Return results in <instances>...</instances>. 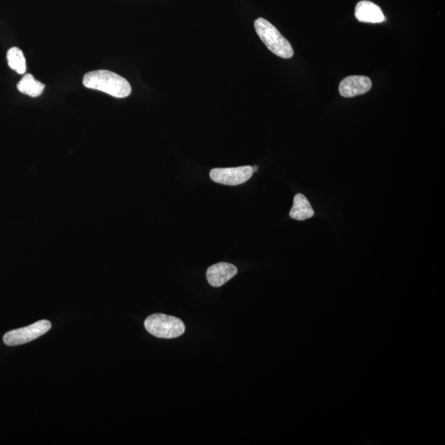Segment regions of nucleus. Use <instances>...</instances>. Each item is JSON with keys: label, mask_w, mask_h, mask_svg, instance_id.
Masks as SVG:
<instances>
[{"label": "nucleus", "mask_w": 445, "mask_h": 445, "mask_svg": "<svg viewBox=\"0 0 445 445\" xmlns=\"http://www.w3.org/2000/svg\"><path fill=\"white\" fill-rule=\"evenodd\" d=\"M144 327L149 334L158 338L172 339L184 335L186 327L180 318L156 313L144 321Z\"/></svg>", "instance_id": "7ed1b4c3"}, {"label": "nucleus", "mask_w": 445, "mask_h": 445, "mask_svg": "<svg viewBox=\"0 0 445 445\" xmlns=\"http://www.w3.org/2000/svg\"><path fill=\"white\" fill-rule=\"evenodd\" d=\"M254 172L251 166L228 168H214L210 172L212 180L217 184L227 186H238L245 184L250 179Z\"/></svg>", "instance_id": "39448f33"}, {"label": "nucleus", "mask_w": 445, "mask_h": 445, "mask_svg": "<svg viewBox=\"0 0 445 445\" xmlns=\"http://www.w3.org/2000/svg\"><path fill=\"white\" fill-rule=\"evenodd\" d=\"M51 329V323L48 320L36 322L30 326L22 327L15 330L8 331L4 334L3 341L4 344L8 346H16L39 338L48 332Z\"/></svg>", "instance_id": "20e7f679"}, {"label": "nucleus", "mask_w": 445, "mask_h": 445, "mask_svg": "<svg viewBox=\"0 0 445 445\" xmlns=\"http://www.w3.org/2000/svg\"><path fill=\"white\" fill-rule=\"evenodd\" d=\"M252 167V172H255L257 171V170H259V167L257 166H254V167Z\"/></svg>", "instance_id": "f8f14e48"}, {"label": "nucleus", "mask_w": 445, "mask_h": 445, "mask_svg": "<svg viewBox=\"0 0 445 445\" xmlns=\"http://www.w3.org/2000/svg\"><path fill=\"white\" fill-rule=\"evenodd\" d=\"M313 215H315V212H313L310 203L306 196L303 194L295 196L289 217L294 219L299 220V221H303V220L312 218Z\"/></svg>", "instance_id": "1a4fd4ad"}, {"label": "nucleus", "mask_w": 445, "mask_h": 445, "mask_svg": "<svg viewBox=\"0 0 445 445\" xmlns=\"http://www.w3.org/2000/svg\"><path fill=\"white\" fill-rule=\"evenodd\" d=\"M83 85L101 91L116 98L128 97L131 86L125 78L109 70L100 69L89 72L83 77Z\"/></svg>", "instance_id": "f257e3e1"}, {"label": "nucleus", "mask_w": 445, "mask_h": 445, "mask_svg": "<svg viewBox=\"0 0 445 445\" xmlns=\"http://www.w3.org/2000/svg\"><path fill=\"white\" fill-rule=\"evenodd\" d=\"M372 88V82L367 76H348L341 82L340 95L344 97H353L364 95Z\"/></svg>", "instance_id": "0eeeda50"}, {"label": "nucleus", "mask_w": 445, "mask_h": 445, "mask_svg": "<svg viewBox=\"0 0 445 445\" xmlns=\"http://www.w3.org/2000/svg\"><path fill=\"white\" fill-rule=\"evenodd\" d=\"M7 59L9 67L18 74H23L26 73L27 64L25 55L22 51L18 48L9 49L7 53Z\"/></svg>", "instance_id": "9b49d317"}, {"label": "nucleus", "mask_w": 445, "mask_h": 445, "mask_svg": "<svg viewBox=\"0 0 445 445\" xmlns=\"http://www.w3.org/2000/svg\"><path fill=\"white\" fill-rule=\"evenodd\" d=\"M355 16L356 20L362 22L381 23L385 21L381 7L367 0H363L356 4Z\"/></svg>", "instance_id": "6e6552de"}, {"label": "nucleus", "mask_w": 445, "mask_h": 445, "mask_svg": "<svg viewBox=\"0 0 445 445\" xmlns=\"http://www.w3.org/2000/svg\"><path fill=\"white\" fill-rule=\"evenodd\" d=\"M18 91L32 97H39L44 91L45 85L40 81H36L32 74H25L20 83H18Z\"/></svg>", "instance_id": "9d476101"}, {"label": "nucleus", "mask_w": 445, "mask_h": 445, "mask_svg": "<svg viewBox=\"0 0 445 445\" xmlns=\"http://www.w3.org/2000/svg\"><path fill=\"white\" fill-rule=\"evenodd\" d=\"M237 274L238 268L235 266L227 262H219L209 267L206 271V278L212 287L219 288L226 284Z\"/></svg>", "instance_id": "423d86ee"}, {"label": "nucleus", "mask_w": 445, "mask_h": 445, "mask_svg": "<svg viewBox=\"0 0 445 445\" xmlns=\"http://www.w3.org/2000/svg\"><path fill=\"white\" fill-rule=\"evenodd\" d=\"M255 29L260 39L263 41L271 53L280 58L290 59L293 57L294 50L289 41L281 35L274 25L262 18H259L254 23Z\"/></svg>", "instance_id": "f03ea898"}]
</instances>
